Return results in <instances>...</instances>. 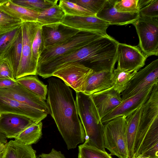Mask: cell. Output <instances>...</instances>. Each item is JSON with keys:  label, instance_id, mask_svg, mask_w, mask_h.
Masks as SVG:
<instances>
[{"label": "cell", "instance_id": "1", "mask_svg": "<svg viewBox=\"0 0 158 158\" xmlns=\"http://www.w3.org/2000/svg\"><path fill=\"white\" fill-rule=\"evenodd\" d=\"M48 82L47 103L50 114L68 149L75 148L84 142L85 135L72 91L60 79L49 78Z\"/></svg>", "mask_w": 158, "mask_h": 158}, {"label": "cell", "instance_id": "2", "mask_svg": "<svg viewBox=\"0 0 158 158\" xmlns=\"http://www.w3.org/2000/svg\"><path fill=\"white\" fill-rule=\"evenodd\" d=\"M78 114L85 133L84 144L106 151L103 138V124L98 123L92 108L90 95L76 92Z\"/></svg>", "mask_w": 158, "mask_h": 158}, {"label": "cell", "instance_id": "3", "mask_svg": "<svg viewBox=\"0 0 158 158\" xmlns=\"http://www.w3.org/2000/svg\"><path fill=\"white\" fill-rule=\"evenodd\" d=\"M127 123L125 116L114 118L103 124L105 148L118 158H130L127 137Z\"/></svg>", "mask_w": 158, "mask_h": 158}, {"label": "cell", "instance_id": "4", "mask_svg": "<svg viewBox=\"0 0 158 158\" xmlns=\"http://www.w3.org/2000/svg\"><path fill=\"white\" fill-rule=\"evenodd\" d=\"M42 25L38 22L22 23V55L16 80L29 75H36L38 64L32 55V44L35 35Z\"/></svg>", "mask_w": 158, "mask_h": 158}, {"label": "cell", "instance_id": "5", "mask_svg": "<svg viewBox=\"0 0 158 158\" xmlns=\"http://www.w3.org/2000/svg\"><path fill=\"white\" fill-rule=\"evenodd\" d=\"M103 35L94 32L81 31L63 44L45 48L39 59L37 66L78 50Z\"/></svg>", "mask_w": 158, "mask_h": 158}, {"label": "cell", "instance_id": "6", "mask_svg": "<svg viewBox=\"0 0 158 158\" xmlns=\"http://www.w3.org/2000/svg\"><path fill=\"white\" fill-rule=\"evenodd\" d=\"M138 36L137 46L147 56L158 55V18H151L139 16L132 24Z\"/></svg>", "mask_w": 158, "mask_h": 158}, {"label": "cell", "instance_id": "7", "mask_svg": "<svg viewBox=\"0 0 158 158\" xmlns=\"http://www.w3.org/2000/svg\"><path fill=\"white\" fill-rule=\"evenodd\" d=\"M93 72L92 69L81 63L71 62L60 66L53 73L52 76L62 80L76 92L83 93L87 80Z\"/></svg>", "mask_w": 158, "mask_h": 158}, {"label": "cell", "instance_id": "8", "mask_svg": "<svg viewBox=\"0 0 158 158\" xmlns=\"http://www.w3.org/2000/svg\"><path fill=\"white\" fill-rule=\"evenodd\" d=\"M158 84V59L139 70L131 80L126 89L121 94L122 101L132 96L145 88Z\"/></svg>", "mask_w": 158, "mask_h": 158}, {"label": "cell", "instance_id": "9", "mask_svg": "<svg viewBox=\"0 0 158 158\" xmlns=\"http://www.w3.org/2000/svg\"><path fill=\"white\" fill-rule=\"evenodd\" d=\"M93 110L98 123L122 101L121 94L113 87L90 95Z\"/></svg>", "mask_w": 158, "mask_h": 158}, {"label": "cell", "instance_id": "10", "mask_svg": "<svg viewBox=\"0 0 158 158\" xmlns=\"http://www.w3.org/2000/svg\"><path fill=\"white\" fill-rule=\"evenodd\" d=\"M147 58L138 46L118 43L117 67L129 71H138L145 65Z\"/></svg>", "mask_w": 158, "mask_h": 158}, {"label": "cell", "instance_id": "11", "mask_svg": "<svg viewBox=\"0 0 158 158\" xmlns=\"http://www.w3.org/2000/svg\"><path fill=\"white\" fill-rule=\"evenodd\" d=\"M0 95L15 99L47 114H50L45 100L19 83L9 88L0 89Z\"/></svg>", "mask_w": 158, "mask_h": 158}, {"label": "cell", "instance_id": "12", "mask_svg": "<svg viewBox=\"0 0 158 158\" xmlns=\"http://www.w3.org/2000/svg\"><path fill=\"white\" fill-rule=\"evenodd\" d=\"M154 86H151L137 94L122 101L121 103L101 120L103 124L114 118L126 117L141 107L149 97Z\"/></svg>", "mask_w": 158, "mask_h": 158}, {"label": "cell", "instance_id": "13", "mask_svg": "<svg viewBox=\"0 0 158 158\" xmlns=\"http://www.w3.org/2000/svg\"><path fill=\"white\" fill-rule=\"evenodd\" d=\"M61 23L81 31L94 32L105 36L108 35L106 30L110 25L108 22L96 16L81 17L65 15Z\"/></svg>", "mask_w": 158, "mask_h": 158}, {"label": "cell", "instance_id": "14", "mask_svg": "<svg viewBox=\"0 0 158 158\" xmlns=\"http://www.w3.org/2000/svg\"><path fill=\"white\" fill-rule=\"evenodd\" d=\"M35 123L27 117L9 113H0V131L7 138H15L25 129Z\"/></svg>", "mask_w": 158, "mask_h": 158}, {"label": "cell", "instance_id": "15", "mask_svg": "<svg viewBox=\"0 0 158 158\" xmlns=\"http://www.w3.org/2000/svg\"><path fill=\"white\" fill-rule=\"evenodd\" d=\"M42 29L45 48L63 44L81 31L61 23L43 26Z\"/></svg>", "mask_w": 158, "mask_h": 158}, {"label": "cell", "instance_id": "16", "mask_svg": "<svg viewBox=\"0 0 158 158\" xmlns=\"http://www.w3.org/2000/svg\"><path fill=\"white\" fill-rule=\"evenodd\" d=\"M9 113L29 117L35 123L41 122L48 114L15 99L0 95V113Z\"/></svg>", "mask_w": 158, "mask_h": 158}, {"label": "cell", "instance_id": "17", "mask_svg": "<svg viewBox=\"0 0 158 158\" xmlns=\"http://www.w3.org/2000/svg\"><path fill=\"white\" fill-rule=\"evenodd\" d=\"M115 0H106L96 16L110 25H125L133 24L139 18V13H127L117 11L114 7Z\"/></svg>", "mask_w": 158, "mask_h": 158}, {"label": "cell", "instance_id": "18", "mask_svg": "<svg viewBox=\"0 0 158 158\" xmlns=\"http://www.w3.org/2000/svg\"><path fill=\"white\" fill-rule=\"evenodd\" d=\"M112 73L109 71H93L87 80L83 93L90 95L113 87Z\"/></svg>", "mask_w": 158, "mask_h": 158}, {"label": "cell", "instance_id": "19", "mask_svg": "<svg viewBox=\"0 0 158 158\" xmlns=\"http://www.w3.org/2000/svg\"><path fill=\"white\" fill-rule=\"evenodd\" d=\"M22 44L21 26L16 37L0 57V60H5L9 64L12 70L15 78L18 72L21 61Z\"/></svg>", "mask_w": 158, "mask_h": 158}, {"label": "cell", "instance_id": "20", "mask_svg": "<svg viewBox=\"0 0 158 158\" xmlns=\"http://www.w3.org/2000/svg\"><path fill=\"white\" fill-rule=\"evenodd\" d=\"M0 10L23 22H37L40 12L6 0L0 4Z\"/></svg>", "mask_w": 158, "mask_h": 158}, {"label": "cell", "instance_id": "21", "mask_svg": "<svg viewBox=\"0 0 158 158\" xmlns=\"http://www.w3.org/2000/svg\"><path fill=\"white\" fill-rule=\"evenodd\" d=\"M1 158H36V152L31 145H25L15 140L5 144Z\"/></svg>", "mask_w": 158, "mask_h": 158}, {"label": "cell", "instance_id": "22", "mask_svg": "<svg viewBox=\"0 0 158 158\" xmlns=\"http://www.w3.org/2000/svg\"><path fill=\"white\" fill-rule=\"evenodd\" d=\"M141 107L126 117L127 137L130 158H133L135 141L139 125Z\"/></svg>", "mask_w": 158, "mask_h": 158}, {"label": "cell", "instance_id": "23", "mask_svg": "<svg viewBox=\"0 0 158 158\" xmlns=\"http://www.w3.org/2000/svg\"><path fill=\"white\" fill-rule=\"evenodd\" d=\"M17 82L44 100H47L48 86L36 75L24 76L16 80Z\"/></svg>", "mask_w": 158, "mask_h": 158}, {"label": "cell", "instance_id": "24", "mask_svg": "<svg viewBox=\"0 0 158 158\" xmlns=\"http://www.w3.org/2000/svg\"><path fill=\"white\" fill-rule=\"evenodd\" d=\"M63 10L57 3L40 12L37 22L42 26L61 23L64 16Z\"/></svg>", "mask_w": 158, "mask_h": 158}, {"label": "cell", "instance_id": "25", "mask_svg": "<svg viewBox=\"0 0 158 158\" xmlns=\"http://www.w3.org/2000/svg\"><path fill=\"white\" fill-rule=\"evenodd\" d=\"M42 127L41 121L34 123L21 132L15 140L27 145L35 143L42 136Z\"/></svg>", "mask_w": 158, "mask_h": 158}, {"label": "cell", "instance_id": "26", "mask_svg": "<svg viewBox=\"0 0 158 158\" xmlns=\"http://www.w3.org/2000/svg\"><path fill=\"white\" fill-rule=\"evenodd\" d=\"M138 71H129L118 67L113 72V87L121 94L126 89L131 80Z\"/></svg>", "mask_w": 158, "mask_h": 158}, {"label": "cell", "instance_id": "27", "mask_svg": "<svg viewBox=\"0 0 158 158\" xmlns=\"http://www.w3.org/2000/svg\"><path fill=\"white\" fill-rule=\"evenodd\" d=\"M58 5L65 15L81 17L96 16L92 12L70 1L60 0Z\"/></svg>", "mask_w": 158, "mask_h": 158}, {"label": "cell", "instance_id": "28", "mask_svg": "<svg viewBox=\"0 0 158 158\" xmlns=\"http://www.w3.org/2000/svg\"><path fill=\"white\" fill-rule=\"evenodd\" d=\"M22 23L11 27L0 28V57L16 37Z\"/></svg>", "mask_w": 158, "mask_h": 158}, {"label": "cell", "instance_id": "29", "mask_svg": "<svg viewBox=\"0 0 158 158\" xmlns=\"http://www.w3.org/2000/svg\"><path fill=\"white\" fill-rule=\"evenodd\" d=\"M78 158H113L110 154L84 144L78 146Z\"/></svg>", "mask_w": 158, "mask_h": 158}, {"label": "cell", "instance_id": "30", "mask_svg": "<svg viewBox=\"0 0 158 158\" xmlns=\"http://www.w3.org/2000/svg\"><path fill=\"white\" fill-rule=\"evenodd\" d=\"M13 2L40 12L57 3L58 0H11Z\"/></svg>", "mask_w": 158, "mask_h": 158}, {"label": "cell", "instance_id": "31", "mask_svg": "<svg viewBox=\"0 0 158 158\" xmlns=\"http://www.w3.org/2000/svg\"><path fill=\"white\" fill-rule=\"evenodd\" d=\"M42 27L37 31L32 44V56L37 64L41 55L45 48Z\"/></svg>", "mask_w": 158, "mask_h": 158}, {"label": "cell", "instance_id": "32", "mask_svg": "<svg viewBox=\"0 0 158 158\" xmlns=\"http://www.w3.org/2000/svg\"><path fill=\"white\" fill-rule=\"evenodd\" d=\"M114 7L118 11L127 13H138V0H115Z\"/></svg>", "mask_w": 158, "mask_h": 158}, {"label": "cell", "instance_id": "33", "mask_svg": "<svg viewBox=\"0 0 158 158\" xmlns=\"http://www.w3.org/2000/svg\"><path fill=\"white\" fill-rule=\"evenodd\" d=\"M106 1V0H75L70 1L96 15L101 9Z\"/></svg>", "mask_w": 158, "mask_h": 158}, {"label": "cell", "instance_id": "34", "mask_svg": "<svg viewBox=\"0 0 158 158\" xmlns=\"http://www.w3.org/2000/svg\"><path fill=\"white\" fill-rule=\"evenodd\" d=\"M139 16L151 18H158V0H152L139 11Z\"/></svg>", "mask_w": 158, "mask_h": 158}, {"label": "cell", "instance_id": "35", "mask_svg": "<svg viewBox=\"0 0 158 158\" xmlns=\"http://www.w3.org/2000/svg\"><path fill=\"white\" fill-rule=\"evenodd\" d=\"M21 20L0 10V28L11 27L22 23Z\"/></svg>", "mask_w": 158, "mask_h": 158}, {"label": "cell", "instance_id": "36", "mask_svg": "<svg viewBox=\"0 0 158 158\" xmlns=\"http://www.w3.org/2000/svg\"><path fill=\"white\" fill-rule=\"evenodd\" d=\"M0 78L16 80L10 65L6 61L3 60H0Z\"/></svg>", "mask_w": 158, "mask_h": 158}, {"label": "cell", "instance_id": "37", "mask_svg": "<svg viewBox=\"0 0 158 158\" xmlns=\"http://www.w3.org/2000/svg\"><path fill=\"white\" fill-rule=\"evenodd\" d=\"M38 157L41 158H65L64 155L60 151H57L53 148L52 149L49 153H42L39 155Z\"/></svg>", "mask_w": 158, "mask_h": 158}, {"label": "cell", "instance_id": "38", "mask_svg": "<svg viewBox=\"0 0 158 158\" xmlns=\"http://www.w3.org/2000/svg\"><path fill=\"white\" fill-rule=\"evenodd\" d=\"M16 80L8 78H0V89L6 88L18 84Z\"/></svg>", "mask_w": 158, "mask_h": 158}, {"label": "cell", "instance_id": "39", "mask_svg": "<svg viewBox=\"0 0 158 158\" xmlns=\"http://www.w3.org/2000/svg\"><path fill=\"white\" fill-rule=\"evenodd\" d=\"M152 0H138V6L139 10L149 4Z\"/></svg>", "mask_w": 158, "mask_h": 158}, {"label": "cell", "instance_id": "40", "mask_svg": "<svg viewBox=\"0 0 158 158\" xmlns=\"http://www.w3.org/2000/svg\"><path fill=\"white\" fill-rule=\"evenodd\" d=\"M7 143V138L4 134L0 131V143L5 144Z\"/></svg>", "mask_w": 158, "mask_h": 158}, {"label": "cell", "instance_id": "41", "mask_svg": "<svg viewBox=\"0 0 158 158\" xmlns=\"http://www.w3.org/2000/svg\"><path fill=\"white\" fill-rule=\"evenodd\" d=\"M5 147V144L0 143V158L1 157Z\"/></svg>", "mask_w": 158, "mask_h": 158}, {"label": "cell", "instance_id": "42", "mask_svg": "<svg viewBox=\"0 0 158 158\" xmlns=\"http://www.w3.org/2000/svg\"><path fill=\"white\" fill-rule=\"evenodd\" d=\"M135 158H150L148 157H144V156H139Z\"/></svg>", "mask_w": 158, "mask_h": 158}, {"label": "cell", "instance_id": "43", "mask_svg": "<svg viewBox=\"0 0 158 158\" xmlns=\"http://www.w3.org/2000/svg\"><path fill=\"white\" fill-rule=\"evenodd\" d=\"M1 2V0H0V3Z\"/></svg>", "mask_w": 158, "mask_h": 158}, {"label": "cell", "instance_id": "44", "mask_svg": "<svg viewBox=\"0 0 158 158\" xmlns=\"http://www.w3.org/2000/svg\"></svg>", "mask_w": 158, "mask_h": 158}]
</instances>
